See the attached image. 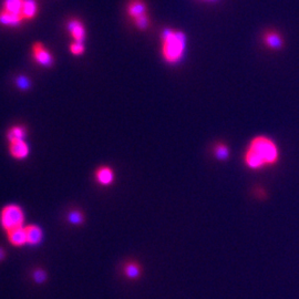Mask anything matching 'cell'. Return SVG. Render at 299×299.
Instances as JSON below:
<instances>
[{
  "instance_id": "6da1fadb",
  "label": "cell",
  "mask_w": 299,
  "mask_h": 299,
  "mask_svg": "<svg viewBox=\"0 0 299 299\" xmlns=\"http://www.w3.org/2000/svg\"><path fill=\"white\" fill-rule=\"evenodd\" d=\"M277 160V145L266 136H257L253 139L244 154L245 164L252 170H260L265 166L274 165Z\"/></svg>"
},
{
  "instance_id": "7a4b0ae2",
  "label": "cell",
  "mask_w": 299,
  "mask_h": 299,
  "mask_svg": "<svg viewBox=\"0 0 299 299\" xmlns=\"http://www.w3.org/2000/svg\"><path fill=\"white\" fill-rule=\"evenodd\" d=\"M186 38L183 33L174 29H166L162 34V55L170 64H175L184 53Z\"/></svg>"
},
{
  "instance_id": "3957f363",
  "label": "cell",
  "mask_w": 299,
  "mask_h": 299,
  "mask_svg": "<svg viewBox=\"0 0 299 299\" xmlns=\"http://www.w3.org/2000/svg\"><path fill=\"white\" fill-rule=\"evenodd\" d=\"M23 222L24 213L22 208L18 206V205L10 204L2 210V213H0V223H2V226L7 232L18 227H22Z\"/></svg>"
},
{
  "instance_id": "277c9868",
  "label": "cell",
  "mask_w": 299,
  "mask_h": 299,
  "mask_svg": "<svg viewBox=\"0 0 299 299\" xmlns=\"http://www.w3.org/2000/svg\"><path fill=\"white\" fill-rule=\"evenodd\" d=\"M33 57L37 64L43 67H51L53 65V55L41 42H36L33 46Z\"/></svg>"
},
{
  "instance_id": "5b68a950",
  "label": "cell",
  "mask_w": 299,
  "mask_h": 299,
  "mask_svg": "<svg viewBox=\"0 0 299 299\" xmlns=\"http://www.w3.org/2000/svg\"><path fill=\"white\" fill-rule=\"evenodd\" d=\"M29 145L24 140H12L9 142V153L17 160L26 159L29 155Z\"/></svg>"
},
{
  "instance_id": "8992f818",
  "label": "cell",
  "mask_w": 299,
  "mask_h": 299,
  "mask_svg": "<svg viewBox=\"0 0 299 299\" xmlns=\"http://www.w3.org/2000/svg\"><path fill=\"white\" fill-rule=\"evenodd\" d=\"M68 31L71 35L73 40L76 42H84L86 31L83 26V23L79 19H71L67 24Z\"/></svg>"
},
{
  "instance_id": "52a82bcc",
  "label": "cell",
  "mask_w": 299,
  "mask_h": 299,
  "mask_svg": "<svg viewBox=\"0 0 299 299\" xmlns=\"http://www.w3.org/2000/svg\"><path fill=\"white\" fill-rule=\"evenodd\" d=\"M145 14H147V7L143 0H130L128 4V15L133 20Z\"/></svg>"
},
{
  "instance_id": "ba28073f",
  "label": "cell",
  "mask_w": 299,
  "mask_h": 299,
  "mask_svg": "<svg viewBox=\"0 0 299 299\" xmlns=\"http://www.w3.org/2000/svg\"><path fill=\"white\" fill-rule=\"evenodd\" d=\"M7 236H8L9 242L15 246H22L26 244V243H28L26 228L23 227H18L15 229L8 230Z\"/></svg>"
},
{
  "instance_id": "9c48e42d",
  "label": "cell",
  "mask_w": 299,
  "mask_h": 299,
  "mask_svg": "<svg viewBox=\"0 0 299 299\" xmlns=\"http://www.w3.org/2000/svg\"><path fill=\"white\" fill-rule=\"evenodd\" d=\"M96 180L101 185H110L114 180V172L109 166H100L96 171Z\"/></svg>"
},
{
  "instance_id": "30bf717a",
  "label": "cell",
  "mask_w": 299,
  "mask_h": 299,
  "mask_svg": "<svg viewBox=\"0 0 299 299\" xmlns=\"http://www.w3.org/2000/svg\"><path fill=\"white\" fill-rule=\"evenodd\" d=\"M23 18L19 15H14L4 9L0 10V24L7 27H17L23 22Z\"/></svg>"
},
{
  "instance_id": "8fae6325",
  "label": "cell",
  "mask_w": 299,
  "mask_h": 299,
  "mask_svg": "<svg viewBox=\"0 0 299 299\" xmlns=\"http://www.w3.org/2000/svg\"><path fill=\"white\" fill-rule=\"evenodd\" d=\"M38 12V4L36 0H23L21 16L23 20H33Z\"/></svg>"
},
{
  "instance_id": "7c38bea8",
  "label": "cell",
  "mask_w": 299,
  "mask_h": 299,
  "mask_svg": "<svg viewBox=\"0 0 299 299\" xmlns=\"http://www.w3.org/2000/svg\"><path fill=\"white\" fill-rule=\"evenodd\" d=\"M26 232H27V238H28V243L31 245H37L39 244L41 242L42 237H43V234H42V230L40 227L36 226V225H30L26 227Z\"/></svg>"
},
{
  "instance_id": "4fadbf2b",
  "label": "cell",
  "mask_w": 299,
  "mask_h": 299,
  "mask_svg": "<svg viewBox=\"0 0 299 299\" xmlns=\"http://www.w3.org/2000/svg\"><path fill=\"white\" fill-rule=\"evenodd\" d=\"M22 6L23 0H4L3 2V9L14 15L21 16Z\"/></svg>"
},
{
  "instance_id": "5bb4252c",
  "label": "cell",
  "mask_w": 299,
  "mask_h": 299,
  "mask_svg": "<svg viewBox=\"0 0 299 299\" xmlns=\"http://www.w3.org/2000/svg\"><path fill=\"white\" fill-rule=\"evenodd\" d=\"M264 42L266 43L267 47H270L271 49H279L283 45L282 37L278 35V33H275V31H268V33H266L264 36Z\"/></svg>"
},
{
  "instance_id": "9a60e30c",
  "label": "cell",
  "mask_w": 299,
  "mask_h": 299,
  "mask_svg": "<svg viewBox=\"0 0 299 299\" xmlns=\"http://www.w3.org/2000/svg\"><path fill=\"white\" fill-rule=\"evenodd\" d=\"M6 136L9 142L12 140H24L27 136V130L22 126H14L8 131Z\"/></svg>"
},
{
  "instance_id": "2e32d148",
  "label": "cell",
  "mask_w": 299,
  "mask_h": 299,
  "mask_svg": "<svg viewBox=\"0 0 299 299\" xmlns=\"http://www.w3.org/2000/svg\"><path fill=\"white\" fill-rule=\"evenodd\" d=\"M124 274L130 279H136L141 275V267L138 263H128L124 267Z\"/></svg>"
},
{
  "instance_id": "e0dca14e",
  "label": "cell",
  "mask_w": 299,
  "mask_h": 299,
  "mask_svg": "<svg viewBox=\"0 0 299 299\" xmlns=\"http://www.w3.org/2000/svg\"><path fill=\"white\" fill-rule=\"evenodd\" d=\"M134 23H135V26L138 27L139 29L145 30L150 26V17H148V15L145 14V15L138 17L136 19H134Z\"/></svg>"
},
{
  "instance_id": "ac0fdd59",
  "label": "cell",
  "mask_w": 299,
  "mask_h": 299,
  "mask_svg": "<svg viewBox=\"0 0 299 299\" xmlns=\"http://www.w3.org/2000/svg\"><path fill=\"white\" fill-rule=\"evenodd\" d=\"M68 220L74 225H79V224L83 222V214L79 211H72L68 215Z\"/></svg>"
},
{
  "instance_id": "d6986e66",
  "label": "cell",
  "mask_w": 299,
  "mask_h": 299,
  "mask_svg": "<svg viewBox=\"0 0 299 299\" xmlns=\"http://www.w3.org/2000/svg\"><path fill=\"white\" fill-rule=\"evenodd\" d=\"M69 49H70V52L72 54H74V55H81V54H83L84 53V50H85L83 42H76V41L71 43Z\"/></svg>"
},
{
  "instance_id": "ffe728a7",
  "label": "cell",
  "mask_w": 299,
  "mask_h": 299,
  "mask_svg": "<svg viewBox=\"0 0 299 299\" xmlns=\"http://www.w3.org/2000/svg\"><path fill=\"white\" fill-rule=\"evenodd\" d=\"M215 154L217 159L225 160L228 157V148L224 144H217L215 147Z\"/></svg>"
},
{
  "instance_id": "44dd1931",
  "label": "cell",
  "mask_w": 299,
  "mask_h": 299,
  "mask_svg": "<svg viewBox=\"0 0 299 299\" xmlns=\"http://www.w3.org/2000/svg\"><path fill=\"white\" fill-rule=\"evenodd\" d=\"M46 278H47L46 273L41 270H38L34 273V279L36 283H43L46 280Z\"/></svg>"
},
{
  "instance_id": "7402d4cb",
  "label": "cell",
  "mask_w": 299,
  "mask_h": 299,
  "mask_svg": "<svg viewBox=\"0 0 299 299\" xmlns=\"http://www.w3.org/2000/svg\"><path fill=\"white\" fill-rule=\"evenodd\" d=\"M17 84L20 89H28L30 88V81L26 77H19L17 80Z\"/></svg>"
},
{
  "instance_id": "603a6c76",
  "label": "cell",
  "mask_w": 299,
  "mask_h": 299,
  "mask_svg": "<svg viewBox=\"0 0 299 299\" xmlns=\"http://www.w3.org/2000/svg\"><path fill=\"white\" fill-rule=\"evenodd\" d=\"M4 256H5V252H4V249L0 248V260H3Z\"/></svg>"
}]
</instances>
